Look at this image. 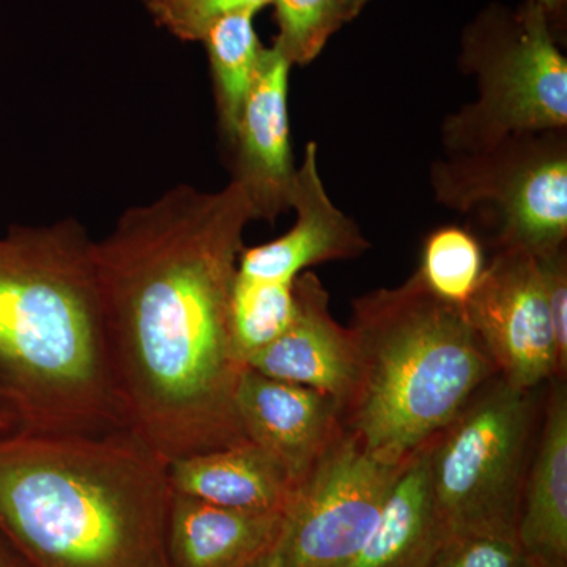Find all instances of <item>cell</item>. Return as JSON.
<instances>
[{
	"label": "cell",
	"instance_id": "6da1fadb",
	"mask_svg": "<svg viewBox=\"0 0 567 567\" xmlns=\"http://www.w3.org/2000/svg\"><path fill=\"white\" fill-rule=\"evenodd\" d=\"M257 219L230 181L123 213L93 244L107 342L130 427L166 461L248 442L235 409L246 369L233 333L244 234Z\"/></svg>",
	"mask_w": 567,
	"mask_h": 567
},
{
	"label": "cell",
	"instance_id": "7a4b0ae2",
	"mask_svg": "<svg viewBox=\"0 0 567 567\" xmlns=\"http://www.w3.org/2000/svg\"><path fill=\"white\" fill-rule=\"evenodd\" d=\"M93 244L76 219L0 237V434L130 427L107 342Z\"/></svg>",
	"mask_w": 567,
	"mask_h": 567
},
{
	"label": "cell",
	"instance_id": "3957f363",
	"mask_svg": "<svg viewBox=\"0 0 567 567\" xmlns=\"http://www.w3.org/2000/svg\"><path fill=\"white\" fill-rule=\"evenodd\" d=\"M169 461L133 429L0 434V535L31 567H173Z\"/></svg>",
	"mask_w": 567,
	"mask_h": 567
},
{
	"label": "cell",
	"instance_id": "277c9868",
	"mask_svg": "<svg viewBox=\"0 0 567 567\" xmlns=\"http://www.w3.org/2000/svg\"><path fill=\"white\" fill-rule=\"evenodd\" d=\"M358 377L342 421L372 457L399 465L427 445L492 377L461 306L413 274L353 301Z\"/></svg>",
	"mask_w": 567,
	"mask_h": 567
},
{
	"label": "cell",
	"instance_id": "5b68a950",
	"mask_svg": "<svg viewBox=\"0 0 567 567\" xmlns=\"http://www.w3.org/2000/svg\"><path fill=\"white\" fill-rule=\"evenodd\" d=\"M536 415L535 391L495 375L429 442L432 496L446 539L517 536Z\"/></svg>",
	"mask_w": 567,
	"mask_h": 567
},
{
	"label": "cell",
	"instance_id": "8992f818",
	"mask_svg": "<svg viewBox=\"0 0 567 567\" xmlns=\"http://www.w3.org/2000/svg\"><path fill=\"white\" fill-rule=\"evenodd\" d=\"M462 63L476 76L477 99L443 125L451 155L520 134L566 132L567 61L543 10L525 2L483 11L464 33Z\"/></svg>",
	"mask_w": 567,
	"mask_h": 567
},
{
	"label": "cell",
	"instance_id": "52a82bcc",
	"mask_svg": "<svg viewBox=\"0 0 567 567\" xmlns=\"http://www.w3.org/2000/svg\"><path fill=\"white\" fill-rule=\"evenodd\" d=\"M439 203L476 216L496 251L533 256L566 248L567 145L565 132L520 134L494 147L434 164Z\"/></svg>",
	"mask_w": 567,
	"mask_h": 567
},
{
	"label": "cell",
	"instance_id": "ba28073f",
	"mask_svg": "<svg viewBox=\"0 0 567 567\" xmlns=\"http://www.w3.org/2000/svg\"><path fill=\"white\" fill-rule=\"evenodd\" d=\"M402 464L372 457L344 425L293 487L284 511L282 567L349 565L375 527Z\"/></svg>",
	"mask_w": 567,
	"mask_h": 567
},
{
	"label": "cell",
	"instance_id": "9c48e42d",
	"mask_svg": "<svg viewBox=\"0 0 567 567\" xmlns=\"http://www.w3.org/2000/svg\"><path fill=\"white\" fill-rule=\"evenodd\" d=\"M464 315L511 385L536 391L558 377L543 275L533 254L495 251Z\"/></svg>",
	"mask_w": 567,
	"mask_h": 567
},
{
	"label": "cell",
	"instance_id": "30bf717a",
	"mask_svg": "<svg viewBox=\"0 0 567 567\" xmlns=\"http://www.w3.org/2000/svg\"><path fill=\"white\" fill-rule=\"evenodd\" d=\"M235 409L248 442L281 466L297 486L344 429L330 395L248 368L238 380Z\"/></svg>",
	"mask_w": 567,
	"mask_h": 567
},
{
	"label": "cell",
	"instance_id": "8fae6325",
	"mask_svg": "<svg viewBox=\"0 0 567 567\" xmlns=\"http://www.w3.org/2000/svg\"><path fill=\"white\" fill-rule=\"evenodd\" d=\"M290 65L275 47L265 48L230 148L233 182L251 200L257 219L275 221L290 208L295 173L289 126Z\"/></svg>",
	"mask_w": 567,
	"mask_h": 567
},
{
	"label": "cell",
	"instance_id": "7c38bea8",
	"mask_svg": "<svg viewBox=\"0 0 567 567\" xmlns=\"http://www.w3.org/2000/svg\"><path fill=\"white\" fill-rule=\"evenodd\" d=\"M246 365L330 395L344 412L357 386V342L350 327L331 316L330 295L316 274L308 270L295 279L292 319Z\"/></svg>",
	"mask_w": 567,
	"mask_h": 567
},
{
	"label": "cell",
	"instance_id": "4fadbf2b",
	"mask_svg": "<svg viewBox=\"0 0 567 567\" xmlns=\"http://www.w3.org/2000/svg\"><path fill=\"white\" fill-rule=\"evenodd\" d=\"M290 208L295 224L268 244L244 248L237 278L293 286L315 265L360 257L371 248L360 226L336 207L324 188L316 142H309L295 173Z\"/></svg>",
	"mask_w": 567,
	"mask_h": 567
},
{
	"label": "cell",
	"instance_id": "5bb4252c",
	"mask_svg": "<svg viewBox=\"0 0 567 567\" xmlns=\"http://www.w3.org/2000/svg\"><path fill=\"white\" fill-rule=\"evenodd\" d=\"M548 383L516 535L536 566L567 567V386L559 377Z\"/></svg>",
	"mask_w": 567,
	"mask_h": 567
},
{
	"label": "cell",
	"instance_id": "9a60e30c",
	"mask_svg": "<svg viewBox=\"0 0 567 567\" xmlns=\"http://www.w3.org/2000/svg\"><path fill=\"white\" fill-rule=\"evenodd\" d=\"M284 513L212 505L174 492L167 524L173 567H246L281 539Z\"/></svg>",
	"mask_w": 567,
	"mask_h": 567
},
{
	"label": "cell",
	"instance_id": "2e32d148",
	"mask_svg": "<svg viewBox=\"0 0 567 567\" xmlns=\"http://www.w3.org/2000/svg\"><path fill=\"white\" fill-rule=\"evenodd\" d=\"M445 540L432 496L427 443L402 464L375 527L346 567H427Z\"/></svg>",
	"mask_w": 567,
	"mask_h": 567
},
{
	"label": "cell",
	"instance_id": "e0dca14e",
	"mask_svg": "<svg viewBox=\"0 0 567 567\" xmlns=\"http://www.w3.org/2000/svg\"><path fill=\"white\" fill-rule=\"evenodd\" d=\"M173 491L224 507L284 513L293 486L281 466L251 442L174 458Z\"/></svg>",
	"mask_w": 567,
	"mask_h": 567
},
{
	"label": "cell",
	"instance_id": "ac0fdd59",
	"mask_svg": "<svg viewBox=\"0 0 567 567\" xmlns=\"http://www.w3.org/2000/svg\"><path fill=\"white\" fill-rule=\"evenodd\" d=\"M254 17L256 13L244 11L223 18L203 39L210 61L219 126L229 144L264 50L254 29Z\"/></svg>",
	"mask_w": 567,
	"mask_h": 567
},
{
	"label": "cell",
	"instance_id": "d6986e66",
	"mask_svg": "<svg viewBox=\"0 0 567 567\" xmlns=\"http://www.w3.org/2000/svg\"><path fill=\"white\" fill-rule=\"evenodd\" d=\"M486 268L484 249L472 230L443 226L425 237L416 274L447 303L464 308Z\"/></svg>",
	"mask_w": 567,
	"mask_h": 567
},
{
	"label": "cell",
	"instance_id": "ffe728a7",
	"mask_svg": "<svg viewBox=\"0 0 567 567\" xmlns=\"http://www.w3.org/2000/svg\"><path fill=\"white\" fill-rule=\"evenodd\" d=\"M292 315L293 286L235 278L233 333L245 363L286 330Z\"/></svg>",
	"mask_w": 567,
	"mask_h": 567
},
{
	"label": "cell",
	"instance_id": "44dd1931",
	"mask_svg": "<svg viewBox=\"0 0 567 567\" xmlns=\"http://www.w3.org/2000/svg\"><path fill=\"white\" fill-rule=\"evenodd\" d=\"M278 37L274 47L290 65H308L347 20L339 0H274Z\"/></svg>",
	"mask_w": 567,
	"mask_h": 567
},
{
	"label": "cell",
	"instance_id": "7402d4cb",
	"mask_svg": "<svg viewBox=\"0 0 567 567\" xmlns=\"http://www.w3.org/2000/svg\"><path fill=\"white\" fill-rule=\"evenodd\" d=\"M274 0H145L153 20L183 41H203L223 18L235 13H259Z\"/></svg>",
	"mask_w": 567,
	"mask_h": 567
},
{
	"label": "cell",
	"instance_id": "603a6c76",
	"mask_svg": "<svg viewBox=\"0 0 567 567\" xmlns=\"http://www.w3.org/2000/svg\"><path fill=\"white\" fill-rule=\"evenodd\" d=\"M427 567H539L525 554L517 536L450 537Z\"/></svg>",
	"mask_w": 567,
	"mask_h": 567
},
{
	"label": "cell",
	"instance_id": "cb8c5ba5",
	"mask_svg": "<svg viewBox=\"0 0 567 567\" xmlns=\"http://www.w3.org/2000/svg\"><path fill=\"white\" fill-rule=\"evenodd\" d=\"M543 275L544 292L551 333H554L555 352L559 379H566L567 371V256L566 248L537 257Z\"/></svg>",
	"mask_w": 567,
	"mask_h": 567
},
{
	"label": "cell",
	"instance_id": "d4e9b609",
	"mask_svg": "<svg viewBox=\"0 0 567 567\" xmlns=\"http://www.w3.org/2000/svg\"><path fill=\"white\" fill-rule=\"evenodd\" d=\"M0 567H31L2 535H0Z\"/></svg>",
	"mask_w": 567,
	"mask_h": 567
},
{
	"label": "cell",
	"instance_id": "484cf974",
	"mask_svg": "<svg viewBox=\"0 0 567 567\" xmlns=\"http://www.w3.org/2000/svg\"><path fill=\"white\" fill-rule=\"evenodd\" d=\"M246 567H282L281 539L270 550L265 551L262 557L257 558L256 561Z\"/></svg>",
	"mask_w": 567,
	"mask_h": 567
},
{
	"label": "cell",
	"instance_id": "4316f807",
	"mask_svg": "<svg viewBox=\"0 0 567 567\" xmlns=\"http://www.w3.org/2000/svg\"><path fill=\"white\" fill-rule=\"evenodd\" d=\"M525 2L532 3V6L543 10L550 22L551 18L559 17L566 7V0H525Z\"/></svg>",
	"mask_w": 567,
	"mask_h": 567
},
{
	"label": "cell",
	"instance_id": "83f0119b",
	"mask_svg": "<svg viewBox=\"0 0 567 567\" xmlns=\"http://www.w3.org/2000/svg\"><path fill=\"white\" fill-rule=\"evenodd\" d=\"M368 2L369 0H339L347 22L354 20L363 11Z\"/></svg>",
	"mask_w": 567,
	"mask_h": 567
}]
</instances>
